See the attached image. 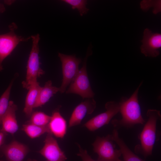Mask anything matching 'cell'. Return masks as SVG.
Returning a JSON list of instances; mask_svg holds the SVG:
<instances>
[{"instance_id":"6da1fadb","label":"cell","mask_w":161,"mask_h":161,"mask_svg":"<svg viewBox=\"0 0 161 161\" xmlns=\"http://www.w3.org/2000/svg\"><path fill=\"white\" fill-rule=\"evenodd\" d=\"M142 81L129 98L122 97L120 102L119 112L122 118L113 119L111 123L114 129L118 130L122 127L131 128L136 124H143L145 122L142 116L138 100V93Z\"/></svg>"},{"instance_id":"7a4b0ae2","label":"cell","mask_w":161,"mask_h":161,"mask_svg":"<svg viewBox=\"0 0 161 161\" xmlns=\"http://www.w3.org/2000/svg\"><path fill=\"white\" fill-rule=\"evenodd\" d=\"M148 120L139 136L140 143L135 146L134 151L146 158L152 154L156 139L157 121L161 119L160 111L148 109L146 113Z\"/></svg>"},{"instance_id":"3957f363","label":"cell","mask_w":161,"mask_h":161,"mask_svg":"<svg viewBox=\"0 0 161 161\" xmlns=\"http://www.w3.org/2000/svg\"><path fill=\"white\" fill-rule=\"evenodd\" d=\"M31 37L32 44L27 62L26 78L22 83L23 87L27 90L45 73L40 67L39 56L40 35L38 34L32 35Z\"/></svg>"},{"instance_id":"277c9868","label":"cell","mask_w":161,"mask_h":161,"mask_svg":"<svg viewBox=\"0 0 161 161\" xmlns=\"http://www.w3.org/2000/svg\"><path fill=\"white\" fill-rule=\"evenodd\" d=\"M92 47L90 45L89 47L82 66L79 69L76 76L66 91V93L77 94L83 99L94 97L95 93L91 88L86 69L88 58L92 54Z\"/></svg>"},{"instance_id":"5b68a950","label":"cell","mask_w":161,"mask_h":161,"mask_svg":"<svg viewBox=\"0 0 161 161\" xmlns=\"http://www.w3.org/2000/svg\"><path fill=\"white\" fill-rule=\"evenodd\" d=\"M111 134L105 137L97 136L92 144L94 152L98 155V161H123L120 149L116 148Z\"/></svg>"},{"instance_id":"8992f818","label":"cell","mask_w":161,"mask_h":161,"mask_svg":"<svg viewBox=\"0 0 161 161\" xmlns=\"http://www.w3.org/2000/svg\"><path fill=\"white\" fill-rule=\"evenodd\" d=\"M9 32L0 35V71L3 69L2 63L17 45L21 42H26L31 39L30 37H25L16 34L17 26L15 23L9 26Z\"/></svg>"},{"instance_id":"52a82bcc","label":"cell","mask_w":161,"mask_h":161,"mask_svg":"<svg viewBox=\"0 0 161 161\" xmlns=\"http://www.w3.org/2000/svg\"><path fill=\"white\" fill-rule=\"evenodd\" d=\"M58 56L61 63L63 79L59 92L62 93L66 91L68 86L74 80L79 70L81 60L74 55L58 53Z\"/></svg>"},{"instance_id":"ba28073f","label":"cell","mask_w":161,"mask_h":161,"mask_svg":"<svg viewBox=\"0 0 161 161\" xmlns=\"http://www.w3.org/2000/svg\"><path fill=\"white\" fill-rule=\"evenodd\" d=\"M105 112L90 119L83 126L90 131H94L108 124L112 118L119 112V103L114 101L107 102L105 105Z\"/></svg>"},{"instance_id":"9c48e42d","label":"cell","mask_w":161,"mask_h":161,"mask_svg":"<svg viewBox=\"0 0 161 161\" xmlns=\"http://www.w3.org/2000/svg\"><path fill=\"white\" fill-rule=\"evenodd\" d=\"M141 42V51L145 56L156 57L159 55V49L161 47L160 33L153 32L146 28L144 31Z\"/></svg>"},{"instance_id":"30bf717a","label":"cell","mask_w":161,"mask_h":161,"mask_svg":"<svg viewBox=\"0 0 161 161\" xmlns=\"http://www.w3.org/2000/svg\"><path fill=\"white\" fill-rule=\"evenodd\" d=\"M43 148L38 151L47 161H65L67 157L59 147L56 140L51 133H48Z\"/></svg>"},{"instance_id":"8fae6325","label":"cell","mask_w":161,"mask_h":161,"mask_svg":"<svg viewBox=\"0 0 161 161\" xmlns=\"http://www.w3.org/2000/svg\"><path fill=\"white\" fill-rule=\"evenodd\" d=\"M1 148L7 161H23L29 151L27 145L16 140L3 145Z\"/></svg>"},{"instance_id":"7c38bea8","label":"cell","mask_w":161,"mask_h":161,"mask_svg":"<svg viewBox=\"0 0 161 161\" xmlns=\"http://www.w3.org/2000/svg\"><path fill=\"white\" fill-rule=\"evenodd\" d=\"M96 106V101L93 98L87 99L81 102L75 108L69 120V127L80 124L85 115L91 114Z\"/></svg>"},{"instance_id":"4fadbf2b","label":"cell","mask_w":161,"mask_h":161,"mask_svg":"<svg viewBox=\"0 0 161 161\" xmlns=\"http://www.w3.org/2000/svg\"><path fill=\"white\" fill-rule=\"evenodd\" d=\"M17 109V105L14 102L10 101L8 108L1 120L2 127L0 131L12 135L17 131L18 126L16 116Z\"/></svg>"},{"instance_id":"5bb4252c","label":"cell","mask_w":161,"mask_h":161,"mask_svg":"<svg viewBox=\"0 0 161 161\" xmlns=\"http://www.w3.org/2000/svg\"><path fill=\"white\" fill-rule=\"evenodd\" d=\"M48 124L50 133L55 137L62 138L66 134V122L58 110H55L51 116Z\"/></svg>"},{"instance_id":"9a60e30c","label":"cell","mask_w":161,"mask_h":161,"mask_svg":"<svg viewBox=\"0 0 161 161\" xmlns=\"http://www.w3.org/2000/svg\"><path fill=\"white\" fill-rule=\"evenodd\" d=\"M41 87L37 81L32 83L28 90L23 109L24 112L28 117H30L33 112Z\"/></svg>"},{"instance_id":"2e32d148","label":"cell","mask_w":161,"mask_h":161,"mask_svg":"<svg viewBox=\"0 0 161 161\" xmlns=\"http://www.w3.org/2000/svg\"><path fill=\"white\" fill-rule=\"evenodd\" d=\"M111 136L114 142L120 148L123 157V161H145L134 154L129 149L123 140L119 136L118 130L114 129Z\"/></svg>"},{"instance_id":"e0dca14e","label":"cell","mask_w":161,"mask_h":161,"mask_svg":"<svg viewBox=\"0 0 161 161\" xmlns=\"http://www.w3.org/2000/svg\"><path fill=\"white\" fill-rule=\"evenodd\" d=\"M59 92V87L53 86L51 80L47 81L44 86L41 87L38 97L34 108L41 107L47 103L54 94Z\"/></svg>"},{"instance_id":"ac0fdd59","label":"cell","mask_w":161,"mask_h":161,"mask_svg":"<svg viewBox=\"0 0 161 161\" xmlns=\"http://www.w3.org/2000/svg\"><path fill=\"white\" fill-rule=\"evenodd\" d=\"M21 130L31 139L38 137L45 133H50L48 124L41 126L27 123L23 125Z\"/></svg>"},{"instance_id":"d6986e66","label":"cell","mask_w":161,"mask_h":161,"mask_svg":"<svg viewBox=\"0 0 161 161\" xmlns=\"http://www.w3.org/2000/svg\"><path fill=\"white\" fill-rule=\"evenodd\" d=\"M30 117L27 123L43 126L48 124L51 116L42 112L35 111L33 112Z\"/></svg>"},{"instance_id":"ffe728a7","label":"cell","mask_w":161,"mask_h":161,"mask_svg":"<svg viewBox=\"0 0 161 161\" xmlns=\"http://www.w3.org/2000/svg\"><path fill=\"white\" fill-rule=\"evenodd\" d=\"M13 82L12 81L0 97V124L1 119L9 106L10 95Z\"/></svg>"},{"instance_id":"44dd1931","label":"cell","mask_w":161,"mask_h":161,"mask_svg":"<svg viewBox=\"0 0 161 161\" xmlns=\"http://www.w3.org/2000/svg\"><path fill=\"white\" fill-rule=\"evenodd\" d=\"M62 1L71 5L72 9H77L81 16L86 14L89 11V9L86 7V0H63Z\"/></svg>"},{"instance_id":"7402d4cb","label":"cell","mask_w":161,"mask_h":161,"mask_svg":"<svg viewBox=\"0 0 161 161\" xmlns=\"http://www.w3.org/2000/svg\"><path fill=\"white\" fill-rule=\"evenodd\" d=\"M78 145L79 148V152L77 155L81 157L82 161H98L92 159L86 150L82 148L80 145Z\"/></svg>"},{"instance_id":"603a6c76","label":"cell","mask_w":161,"mask_h":161,"mask_svg":"<svg viewBox=\"0 0 161 161\" xmlns=\"http://www.w3.org/2000/svg\"><path fill=\"white\" fill-rule=\"evenodd\" d=\"M6 135V133L0 131V147L3 145Z\"/></svg>"},{"instance_id":"cb8c5ba5","label":"cell","mask_w":161,"mask_h":161,"mask_svg":"<svg viewBox=\"0 0 161 161\" xmlns=\"http://www.w3.org/2000/svg\"><path fill=\"white\" fill-rule=\"evenodd\" d=\"M5 10V8L4 4L0 2V13H4Z\"/></svg>"},{"instance_id":"d4e9b609","label":"cell","mask_w":161,"mask_h":161,"mask_svg":"<svg viewBox=\"0 0 161 161\" xmlns=\"http://www.w3.org/2000/svg\"><path fill=\"white\" fill-rule=\"evenodd\" d=\"M28 161H37L35 160H32L31 159H29L28 160Z\"/></svg>"},{"instance_id":"484cf974","label":"cell","mask_w":161,"mask_h":161,"mask_svg":"<svg viewBox=\"0 0 161 161\" xmlns=\"http://www.w3.org/2000/svg\"><path fill=\"white\" fill-rule=\"evenodd\" d=\"M0 161H3V160H0Z\"/></svg>"},{"instance_id":"4316f807","label":"cell","mask_w":161,"mask_h":161,"mask_svg":"<svg viewBox=\"0 0 161 161\" xmlns=\"http://www.w3.org/2000/svg\"><path fill=\"white\" fill-rule=\"evenodd\" d=\"M46 161H47L46 160Z\"/></svg>"}]
</instances>
